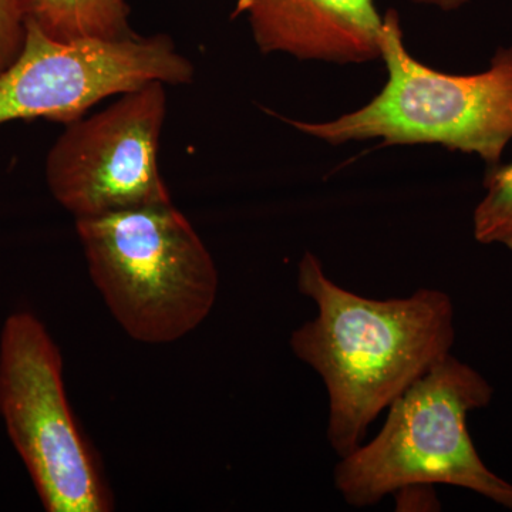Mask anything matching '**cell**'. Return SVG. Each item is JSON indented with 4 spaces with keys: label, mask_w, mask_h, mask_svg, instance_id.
Returning a JSON list of instances; mask_svg holds the SVG:
<instances>
[{
    "label": "cell",
    "mask_w": 512,
    "mask_h": 512,
    "mask_svg": "<svg viewBox=\"0 0 512 512\" xmlns=\"http://www.w3.org/2000/svg\"><path fill=\"white\" fill-rule=\"evenodd\" d=\"M298 289L318 312L292 333L291 349L325 384L326 436L345 457L407 387L450 355L453 301L437 289L384 301L357 295L332 281L312 252L299 262Z\"/></svg>",
    "instance_id": "1"
},
{
    "label": "cell",
    "mask_w": 512,
    "mask_h": 512,
    "mask_svg": "<svg viewBox=\"0 0 512 512\" xmlns=\"http://www.w3.org/2000/svg\"><path fill=\"white\" fill-rule=\"evenodd\" d=\"M484 188V198L473 215L474 238L512 251V161L488 168Z\"/></svg>",
    "instance_id": "10"
},
{
    "label": "cell",
    "mask_w": 512,
    "mask_h": 512,
    "mask_svg": "<svg viewBox=\"0 0 512 512\" xmlns=\"http://www.w3.org/2000/svg\"><path fill=\"white\" fill-rule=\"evenodd\" d=\"M76 231L94 285L131 338L174 342L210 315L217 266L173 202L77 218Z\"/></svg>",
    "instance_id": "3"
},
{
    "label": "cell",
    "mask_w": 512,
    "mask_h": 512,
    "mask_svg": "<svg viewBox=\"0 0 512 512\" xmlns=\"http://www.w3.org/2000/svg\"><path fill=\"white\" fill-rule=\"evenodd\" d=\"M262 53L299 60H382L384 19L375 0H238Z\"/></svg>",
    "instance_id": "8"
},
{
    "label": "cell",
    "mask_w": 512,
    "mask_h": 512,
    "mask_svg": "<svg viewBox=\"0 0 512 512\" xmlns=\"http://www.w3.org/2000/svg\"><path fill=\"white\" fill-rule=\"evenodd\" d=\"M493 397L474 367L443 357L387 407L375 439L340 457L336 490L350 507L367 508L404 488L453 485L512 510V483L487 467L467 426Z\"/></svg>",
    "instance_id": "2"
},
{
    "label": "cell",
    "mask_w": 512,
    "mask_h": 512,
    "mask_svg": "<svg viewBox=\"0 0 512 512\" xmlns=\"http://www.w3.org/2000/svg\"><path fill=\"white\" fill-rule=\"evenodd\" d=\"M192 79L194 66L170 36L64 42L28 20L19 56L0 73V126L35 119L67 126L109 97L148 83L180 86Z\"/></svg>",
    "instance_id": "6"
},
{
    "label": "cell",
    "mask_w": 512,
    "mask_h": 512,
    "mask_svg": "<svg viewBox=\"0 0 512 512\" xmlns=\"http://www.w3.org/2000/svg\"><path fill=\"white\" fill-rule=\"evenodd\" d=\"M383 19L382 92L336 120L286 123L330 144L373 138L383 146L439 144L476 154L488 168L500 164L512 140V46L498 49L484 72L443 73L409 55L397 12Z\"/></svg>",
    "instance_id": "4"
},
{
    "label": "cell",
    "mask_w": 512,
    "mask_h": 512,
    "mask_svg": "<svg viewBox=\"0 0 512 512\" xmlns=\"http://www.w3.org/2000/svg\"><path fill=\"white\" fill-rule=\"evenodd\" d=\"M0 414L47 511L113 510L99 461L67 402L62 356L30 313H15L3 326Z\"/></svg>",
    "instance_id": "5"
},
{
    "label": "cell",
    "mask_w": 512,
    "mask_h": 512,
    "mask_svg": "<svg viewBox=\"0 0 512 512\" xmlns=\"http://www.w3.org/2000/svg\"><path fill=\"white\" fill-rule=\"evenodd\" d=\"M164 86L148 83L121 94L99 113L67 124L50 148L47 187L76 220L171 202L158 165Z\"/></svg>",
    "instance_id": "7"
},
{
    "label": "cell",
    "mask_w": 512,
    "mask_h": 512,
    "mask_svg": "<svg viewBox=\"0 0 512 512\" xmlns=\"http://www.w3.org/2000/svg\"><path fill=\"white\" fill-rule=\"evenodd\" d=\"M29 0H0V73L15 62L25 42Z\"/></svg>",
    "instance_id": "11"
},
{
    "label": "cell",
    "mask_w": 512,
    "mask_h": 512,
    "mask_svg": "<svg viewBox=\"0 0 512 512\" xmlns=\"http://www.w3.org/2000/svg\"><path fill=\"white\" fill-rule=\"evenodd\" d=\"M29 10L37 28L64 42L134 35L127 0H29Z\"/></svg>",
    "instance_id": "9"
},
{
    "label": "cell",
    "mask_w": 512,
    "mask_h": 512,
    "mask_svg": "<svg viewBox=\"0 0 512 512\" xmlns=\"http://www.w3.org/2000/svg\"><path fill=\"white\" fill-rule=\"evenodd\" d=\"M413 2L419 3V5L436 6L441 10L451 12V10L463 8L470 0H413Z\"/></svg>",
    "instance_id": "12"
}]
</instances>
